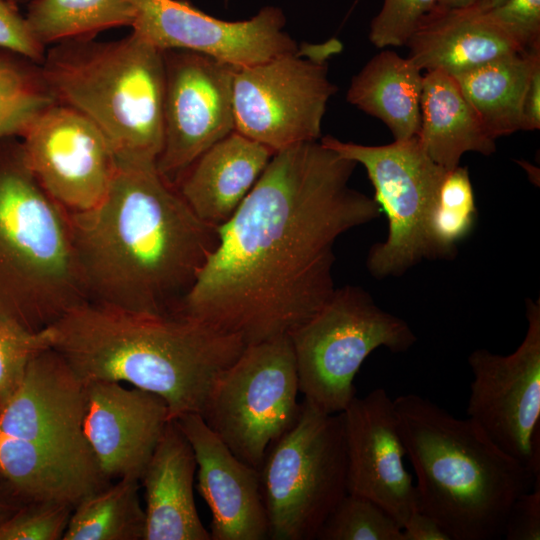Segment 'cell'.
<instances>
[{"instance_id": "d6986e66", "label": "cell", "mask_w": 540, "mask_h": 540, "mask_svg": "<svg viewBox=\"0 0 540 540\" xmlns=\"http://www.w3.org/2000/svg\"><path fill=\"white\" fill-rule=\"evenodd\" d=\"M197 463V489L211 515V540L268 539L259 470L238 459L199 413L174 419Z\"/></svg>"}, {"instance_id": "5bb4252c", "label": "cell", "mask_w": 540, "mask_h": 540, "mask_svg": "<svg viewBox=\"0 0 540 540\" xmlns=\"http://www.w3.org/2000/svg\"><path fill=\"white\" fill-rule=\"evenodd\" d=\"M163 52V139L156 168L175 185L203 152L234 131L236 67L192 51Z\"/></svg>"}, {"instance_id": "6da1fadb", "label": "cell", "mask_w": 540, "mask_h": 540, "mask_svg": "<svg viewBox=\"0 0 540 540\" xmlns=\"http://www.w3.org/2000/svg\"><path fill=\"white\" fill-rule=\"evenodd\" d=\"M356 166L320 140L275 152L217 227L218 244L176 313L246 345L289 335L313 317L336 290L337 239L382 213L350 186Z\"/></svg>"}, {"instance_id": "60d3db41", "label": "cell", "mask_w": 540, "mask_h": 540, "mask_svg": "<svg viewBox=\"0 0 540 540\" xmlns=\"http://www.w3.org/2000/svg\"><path fill=\"white\" fill-rule=\"evenodd\" d=\"M8 1H10L12 3H15V2H18V1H23V0H8Z\"/></svg>"}, {"instance_id": "f546056e", "label": "cell", "mask_w": 540, "mask_h": 540, "mask_svg": "<svg viewBox=\"0 0 540 540\" xmlns=\"http://www.w3.org/2000/svg\"><path fill=\"white\" fill-rule=\"evenodd\" d=\"M318 540H403L399 524L372 500L347 494L320 528Z\"/></svg>"}, {"instance_id": "e575fe53", "label": "cell", "mask_w": 540, "mask_h": 540, "mask_svg": "<svg viewBox=\"0 0 540 540\" xmlns=\"http://www.w3.org/2000/svg\"><path fill=\"white\" fill-rule=\"evenodd\" d=\"M0 49L39 65L46 53L44 46L32 34L26 19L8 0H0Z\"/></svg>"}, {"instance_id": "836d02e7", "label": "cell", "mask_w": 540, "mask_h": 540, "mask_svg": "<svg viewBox=\"0 0 540 540\" xmlns=\"http://www.w3.org/2000/svg\"><path fill=\"white\" fill-rule=\"evenodd\" d=\"M487 13L522 51L540 49V0H503Z\"/></svg>"}, {"instance_id": "83f0119b", "label": "cell", "mask_w": 540, "mask_h": 540, "mask_svg": "<svg viewBox=\"0 0 540 540\" xmlns=\"http://www.w3.org/2000/svg\"><path fill=\"white\" fill-rule=\"evenodd\" d=\"M54 102L41 67L18 55L0 53V139L20 138L33 119Z\"/></svg>"}, {"instance_id": "3957f363", "label": "cell", "mask_w": 540, "mask_h": 540, "mask_svg": "<svg viewBox=\"0 0 540 540\" xmlns=\"http://www.w3.org/2000/svg\"><path fill=\"white\" fill-rule=\"evenodd\" d=\"M50 347L84 381H113L161 397L170 419L201 413L246 344L182 314H146L82 302L46 328Z\"/></svg>"}, {"instance_id": "9a60e30c", "label": "cell", "mask_w": 540, "mask_h": 540, "mask_svg": "<svg viewBox=\"0 0 540 540\" xmlns=\"http://www.w3.org/2000/svg\"><path fill=\"white\" fill-rule=\"evenodd\" d=\"M20 141L30 170L66 211L90 210L106 196L117 161L100 129L78 110L52 103Z\"/></svg>"}, {"instance_id": "44dd1931", "label": "cell", "mask_w": 540, "mask_h": 540, "mask_svg": "<svg viewBox=\"0 0 540 540\" xmlns=\"http://www.w3.org/2000/svg\"><path fill=\"white\" fill-rule=\"evenodd\" d=\"M273 154L233 131L203 152L175 187L201 220L218 227L235 213Z\"/></svg>"}, {"instance_id": "d590c367", "label": "cell", "mask_w": 540, "mask_h": 540, "mask_svg": "<svg viewBox=\"0 0 540 540\" xmlns=\"http://www.w3.org/2000/svg\"><path fill=\"white\" fill-rule=\"evenodd\" d=\"M503 537L507 540L540 539V475L536 477L532 489L513 503Z\"/></svg>"}, {"instance_id": "52a82bcc", "label": "cell", "mask_w": 540, "mask_h": 540, "mask_svg": "<svg viewBox=\"0 0 540 540\" xmlns=\"http://www.w3.org/2000/svg\"><path fill=\"white\" fill-rule=\"evenodd\" d=\"M40 67L55 101L100 129L118 166L156 164L163 139V50L132 31L112 42L57 43Z\"/></svg>"}, {"instance_id": "7a4b0ae2", "label": "cell", "mask_w": 540, "mask_h": 540, "mask_svg": "<svg viewBox=\"0 0 540 540\" xmlns=\"http://www.w3.org/2000/svg\"><path fill=\"white\" fill-rule=\"evenodd\" d=\"M87 301L173 314L218 244L156 164L118 166L104 199L68 212Z\"/></svg>"}, {"instance_id": "ffe728a7", "label": "cell", "mask_w": 540, "mask_h": 540, "mask_svg": "<svg viewBox=\"0 0 540 540\" xmlns=\"http://www.w3.org/2000/svg\"><path fill=\"white\" fill-rule=\"evenodd\" d=\"M193 449L172 419L140 479L145 491L144 540H211L196 508Z\"/></svg>"}, {"instance_id": "277c9868", "label": "cell", "mask_w": 540, "mask_h": 540, "mask_svg": "<svg viewBox=\"0 0 540 540\" xmlns=\"http://www.w3.org/2000/svg\"><path fill=\"white\" fill-rule=\"evenodd\" d=\"M398 429L417 477L418 508L451 540L503 537L515 500L536 477L470 418H457L426 397L393 399Z\"/></svg>"}, {"instance_id": "8fae6325", "label": "cell", "mask_w": 540, "mask_h": 540, "mask_svg": "<svg viewBox=\"0 0 540 540\" xmlns=\"http://www.w3.org/2000/svg\"><path fill=\"white\" fill-rule=\"evenodd\" d=\"M341 43L303 44L295 51L237 67L233 77L234 131L273 153L321 139L322 120L337 88L327 59Z\"/></svg>"}, {"instance_id": "74e56055", "label": "cell", "mask_w": 540, "mask_h": 540, "mask_svg": "<svg viewBox=\"0 0 540 540\" xmlns=\"http://www.w3.org/2000/svg\"><path fill=\"white\" fill-rule=\"evenodd\" d=\"M520 126L524 131L540 128V63L534 67L525 92Z\"/></svg>"}, {"instance_id": "603a6c76", "label": "cell", "mask_w": 540, "mask_h": 540, "mask_svg": "<svg viewBox=\"0 0 540 540\" xmlns=\"http://www.w3.org/2000/svg\"><path fill=\"white\" fill-rule=\"evenodd\" d=\"M417 137L430 158L448 171L459 166L467 152L489 156L496 151V140L453 76L442 71L423 74Z\"/></svg>"}, {"instance_id": "ab89813d", "label": "cell", "mask_w": 540, "mask_h": 540, "mask_svg": "<svg viewBox=\"0 0 540 540\" xmlns=\"http://www.w3.org/2000/svg\"><path fill=\"white\" fill-rule=\"evenodd\" d=\"M503 0H480L477 6L484 11L490 10L499 5Z\"/></svg>"}, {"instance_id": "30bf717a", "label": "cell", "mask_w": 540, "mask_h": 540, "mask_svg": "<svg viewBox=\"0 0 540 540\" xmlns=\"http://www.w3.org/2000/svg\"><path fill=\"white\" fill-rule=\"evenodd\" d=\"M299 381L289 335L245 346L214 383L200 413L244 463L259 470L268 447L296 422Z\"/></svg>"}, {"instance_id": "7c38bea8", "label": "cell", "mask_w": 540, "mask_h": 540, "mask_svg": "<svg viewBox=\"0 0 540 540\" xmlns=\"http://www.w3.org/2000/svg\"><path fill=\"white\" fill-rule=\"evenodd\" d=\"M320 141L365 168L373 198L387 216L386 240L368 251L370 274L377 279L399 276L423 259H436L427 223L448 170L430 158L418 137L386 145H363L329 135Z\"/></svg>"}, {"instance_id": "4dcf8cb0", "label": "cell", "mask_w": 540, "mask_h": 540, "mask_svg": "<svg viewBox=\"0 0 540 540\" xmlns=\"http://www.w3.org/2000/svg\"><path fill=\"white\" fill-rule=\"evenodd\" d=\"M48 347L46 329L33 332L0 314V407L18 387L31 359Z\"/></svg>"}, {"instance_id": "b9f144b4", "label": "cell", "mask_w": 540, "mask_h": 540, "mask_svg": "<svg viewBox=\"0 0 540 540\" xmlns=\"http://www.w3.org/2000/svg\"><path fill=\"white\" fill-rule=\"evenodd\" d=\"M230 0H224V3H228Z\"/></svg>"}, {"instance_id": "8992f818", "label": "cell", "mask_w": 540, "mask_h": 540, "mask_svg": "<svg viewBox=\"0 0 540 540\" xmlns=\"http://www.w3.org/2000/svg\"><path fill=\"white\" fill-rule=\"evenodd\" d=\"M85 301L68 211L30 170L20 138H1L0 314L38 332Z\"/></svg>"}, {"instance_id": "4316f807", "label": "cell", "mask_w": 540, "mask_h": 540, "mask_svg": "<svg viewBox=\"0 0 540 540\" xmlns=\"http://www.w3.org/2000/svg\"><path fill=\"white\" fill-rule=\"evenodd\" d=\"M134 15L130 0H33L25 19L36 40L45 46L131 27Z\"/></svg>"}, {"instance_id": "2e32d148", "label": "cell", "mask_w": 540, "mask_h": 540, "mask_svg": "<svg viewBox=\"0 0 540 540\" xmlns=\"http://www.w3.org/2000/svg\"><path fill=\"white\" fill-rule=\"evenodd\" d=\"M130 1L135 13L132 31L163 51H192L237 68L300 46L286 32V16L277 6H264L248 19L227 21L186 0Z\"/></svg>"}, {"instance_id": "8d00e7d4", "label": "cell", "mask_w": 540, "mask_h": 540, "mask_svg": "<svg viewBox=\"0 0 540 540\" xmlns=\"http://www.w3.org/2000/svg\"><path fill=\"white\" fill-rule=\"evenodd\" d=\"M403 540H451L429 515L415 510L402 526Z\"/></svg>"}, {"instance_id": "ba28073f", "label": "cell", "mask_w": 540, "mask_h": 540, "mask_svg": "<svg viewBox=\"0 0 540 540\" xmlns=\"http://www.w3.org/2000/svg\"><path fill=\"white\" fill-rule=\"evenodd\" d=\"M268 539L315 540L348 494L342 412L306 400L295 424L267 449L259 468Z\"/></svg>"}, {"instance_id": "f35d334b", "label": "cell", "mask_w": 540, "mask_h": 540, "mask_svg": "<svg viewBox=\"0 0 540 540\" xmlns=\"http://www.w3.org/2000/svg\"><path fill=\"white\" fill-rule=\"evenodd\" d=\"M480 0H438V6L444 8H468L477 5Z\"/></svg>"}, {"instance_id": "7402d4cb", "label": "cell", "mask_w": 540, "mask_h": 540, "mask_svg": "<svg viewBox=\"0 0 540 540\" xmlns=\"http://www.w3.org/2000/svg\"><path fill=\"white\" fill-rule=\"evenodd\" d=\"M405 46L408 57L422 71H442L452 76L522 51L477 5H437L421 20Z\"/></svg>"}, {"instance_id": "9c48e42d", "label": "cell", "mask_w": 540, "mask_h": 540, "mask_svg": "<svg viewBox=\"0 0 540 540\" xmlns=\"http://www.w3.org/2000/svg\"><path fill=\"white\" fill-rule=\"evenodd\" d=\"M289 338L299 391L327 414L344 411L356 396L354 378L374 350L406 352L417 341L405 320L381 309L368 292L353 285L336 288Z\"/></svg>"}, {"instance_id": "484cf974", "label": "cell", "mask_w": 540, "mask_h": 540, "mask_svg": "<svg viewBox=\"0 0 540 540\" xmlns=\"http://www.w3.org/2000/svg\"><path fill=\"white\" fill-rule=\"evenodd\" d=\"M139 484L136 479H118L82 499L73 508L62 540H144Z\"/></svg>"}, {"instance_id": "d4e9b609", "label": "cell", "mask_w": 540, "mask_h": 540, "mask_svg": "<svg viewBox=\"0 0 540 540\" xmlns=\"http://www.w3.org/2000/svg\"><path fill=\"white\" fill-rule=\"evenodd\" d=\"M538 63L540 49L520 51L453 76L494 140L521 130L525 92Z\"/></svg>"}, {"instance_id": "e0dca14e", "label": "cell", "mask_w": 540, "mask_h": 540, "mask_svg": "<svg viewBox=\"0 0 540 540\" xmlns=\"http://www.w3.org/2000/svg\"><path fill=\"white\" fill-rule=\"evenodd\" d=\"M347 490L381 506L402 528L418 508L412 475L404 466L393 400L383 388L354 397L342 411Z\"/></svg>"}, {"instance_id": "d6a6232c", "label": "cell", "mask_w": 540, "mask_h": 540, "mask_svg": "<svg viewBox=\"0 0 540 540\" xmlns=\"http://www.w3.org/2000/svg\"><path fill=\"white\" fill-rule=\"evenodd\" d=\"M437 4L438 0H383L370 23V42L379 49L405 46L421 20Z\"/></svg>"}, {"instance_id": "5b68a950", "label": "cell", "mask_w": 540, "mask_h": 540, "mask_svg": "<svg viewBox=\"0 0 540 540\" xmlns=\"http://www.w3.org/2000/svg\"><path fill=\"white\" fill-rule=\"evenodd\" d=\"M85 382L51 347L29 362L0 407V485L18 506L75 507L107 486L83 430Z\"/></svg>"}, {"instance_id": "f1b7e54d", "label": "cell", "mask_w": 540, "mask_h": 540, "mask_svg": "<svg viewBox=\"0 0 540 540\" xmlns=\"http://www.w3.org/2000/svg\"><path fill=\"white\" fill-rule=\"evenodd\" d=\"M477 217L475 197L467 167L447 171L429 214L427 230L436 259H451L456 245L473 229Z\"/></svg>"}, {"instance_id": "cb8c5ba5", "label": "cell", "mask_w": 540, "mask_h": 540, "mask_svg": "<svg viewBox=\"0 0 540 540\" xmlns=\"http://www.w3.org/2000/svg\"><path fill=\"white\" fill-rule=\"evenodd\" d=\"M422 87V70L409 57L384 50L352 78L346 100L405 140L419 133Z\"/></svg>"}, {"instance_id": "4fadbf2b", "label": "cell", "mask_w": 540, "mask_h": 540, "mask_svg": "<svg viewBox=\"0 0 540 540\" xmlns=\"http://www.w3.org/2000/svg\"><path fill=\"white\" fill-rule=\"evenodd\" d=\"M527 331L517 349L500 355L476 349L467 417L503 451L540 475V302L526 300Z\"/></svg>"}, {"instance_id": "1f68e13d", "label": "cell", "mask_w": 540, "mask_h": 540, "mask_svg": "<svg viewBox=\"0 0 540 540\" xmlns=\"http://www.w3.org/2000/svg\"><path fill=\"white\" fill-rule=\"evenodd\" d=\"M73 508L57 501L21 505L0 522V540H62Z\"/></svg>"}, {"instance_id": "ac0fdd59", "label": "cell", "mask_w": 540, "mask_h": 540, "mask_svg": "<svg viewBox=\"0 0 540 540\" xmlns=\"http://www.w3.org/2000/svg\"><path fill=\"white\" fill-rule=\"evenodd\" d=\"M169 420L156 394L120 382H85L83 430L109 481H140Z\"/></svg>"}]
</instances>
